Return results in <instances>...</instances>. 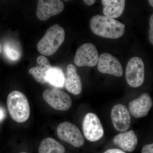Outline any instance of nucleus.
I'll list each match as a JSON object with an SVG mask.
<instances>
[{"mask_svg": "<svg viewBox=\"0 0 153 153\" xmlns=\"http://www.w3.org/2000/svg\"><path fill=\"white\" fill-rule=\"evenodd\" d=\"M83 1L88 6L92 5L95 2V1L94 0H84Z\"/></svg>", "mask_w": 153, "mask_h": 153, "instance_id": "23", "label": "nucleus"}, {"mask_svg": "<svg viewBox=\"0 0 153 153\" xmlns=\"http://www.w3.org/2000/svg\"><path fill=\"white\" fill-rule=\"evenodd\" d=\"M126 78L128 84L132 87H140L145 79V66L143 61L138 57L131 58L127 65Z\"/></svg>", "mask_w": 153, "mask_h": 153, "instance_id": "4", "label": "nucleus"}, {"mask_svg": "<svg viewBox=\"0 0 153 153\" xmlns=\"http://www.w3.org/2000/svg\"><path fill=\"white\" fill-rule=\"evenodd\" d=\"M90 27L96 35L103 38L117 39L124 34L125 25L110 17L96 15L90 20Z\"/></svg>", "mask_w": 153, "mask_h": 153, "instance_id": "1", "label": "nucleus"}, {"mask_svg": "<svg viewBox=\"0 0 153 153\" xmlns=\"http://www.w3.org/2000/svg\"><path fill=\"white\" fill-rule=\"evenodd\" d=\"M150 29L149 30V37L150 42L153 44V15L151 16L149 19Z\"/></svg>", "mask_w": 153, "mask_h": 153, "instance_id": "20", "label": "nucleus"}, {"mask_svg": "<svg viewBox=\"0 0 153 153\" xmlns=\"http://www.w3.org/2000/svg\"><path fill=\"white\" fill-rule=\"evenodd\" d=\"M64 8V4L60 0H39L37 9V17L41 21H47L50 17L60 13Z\"/></svg>", "mask_w": 153, "mask_h": 153, "instance_id": "11", "label": "nucleus"}, {"mask_svg": "<svg viewBox=\"0 0 153 153\" xmlns=\"http://www.w3.org/2000/svg\"><path fill=\"white\" fill-rule=\"evenodd\" d=\"M65 38V31L62 27L57 24L52 26L38 42V52L44 56L53 55L63 44Z\"/></svg>", "mask_w": 153, "mask_h": 153, "instance_id": "2", "label": "nucleus"}, {"mask_svg": "<svg viewBox=\"0 0 153 153\" xmlns=\"http://www.w3.org/2000/svg\"><path fill=\"white\" fill-rule=\"evenodd\" d=\"M2 47L1 44L0 43V54L2 52Z\"/></svg>", "mask_w": 153, "mask_h": 153, "instance_id": "26", "label": "nucleus"}, {"mask_svg": "<svg viewBox=\"0 0 153 153\" xmlns=\"http://www.w3.org/2000/svg\"><path fill=\"white\" fill-rule=\"evenodd\" d=\"M57 136L64 141L75 147H80L84 144V138L79 129L74 124L64 122L57 126Z\"/></svg>", "mask_w": 153, "mask_h": 153, "instance_id": "6", "label": "nucleus"}, {"mask_svg": "<svg viewBox=\"0 0 153 153\" xmlns=\"http://www.w3.org/2000/svg\"><path fill=\"white\" fill-rule=\"evenodd\" d=\"M19 153H28L27 152H21Z\"/></svg>", "mask_w": 153, "mask_h": 153, "instance_id": "27", "label": "nucleus"}, {"mask_svg": "<svg viewBox=\"0 0 153 153\" xmlns=\"http://www.w3.org/2000/svg\"><path fill=\"white\" fill-rule=\"evenodd\" d=\"M7 105L11 117L17 122H25L30 117L29 102L26 96L21 91H14L9 94Z\"/></svg>", "mask_w": 153, "mask_h": 153, "instance_id": "3", "label": "nucleus"}, {"mask_svg": "<svg viewBox=\"0 0 153 153\" xmlns=\"http://www.w3.org/2000/svg\"><path fill=\"white\" fill-rule=\"evenodd\" d=\"M44 100L51 107L57 110L66 111L70 108L72 100L65 91L57 88H49L43 94Z\"/></svg>", "mask_w": 153, "mask_h": 153, "instance_id": "5", "label": "nucleus"}, {"mask_svg": "<svg viewBox=\"0 0 153 153\" xmlns=\"http://www.w3.org/2000/svg\"><path fill=\"white\" fill-rule=\"evenodd\" d=\"M4 52L7 57L10 60H18L20 57V54L18 50L14 49L9 45H6L4 47Z\"/></svg>", "mask_w": 153, "mask_h": 153, "instance_id": "19", "label": "nucleus"}, {"mask_svg": "<svg viewBox=\"0 0 153 153\" xmlns=\"http://www.w3.org/2000/svg\"><path fill=\"white\" fill-rule=\"evenodd\" d=\"M4 116L5 114L4 109L1 107H0V121L4 119Z\"/></svg>", "mask_w": 153, "mask_h": 153, "instance_id": "24", "label": "nucleus"}, {"mask_svg": "<svg viewBox=\"0 0 153 153\" xmlns=\"http://www.w3.org/2000/svg\"><path fill=\"white\" fill-rule=\"evenodd\" d=\"M152 105V101L149 94L143 93L138 98L130 102L129 111L134 117H144L148 114Z\"/></svg>", "mask_w": 153, "mask_h": 153, "instance_id": "12", "label": "nucleus"}, {"mask_svg": "<svg viewBox=\"0 0 153 153\" xmlns=\"http://www.w3.org/2000/svg\"><path fill=\"white\" fill-rule=\"evenodd\" d=\"M82 131L85 138L91 142H95L103 136L104 129L99 118L93 113L85 115L82 122Z\"/></svg>", "mask_w": 153, "mask_h": 153, "instance_id": "7", "label": "nucleus"}, {"mask_svg": "<svg viewBox=\"0 0 153 153\" xmlns=\"http://www.w3.org/2000/svg\"><path fill=\"white\" fill-rule=\"evenodd\" d=\"M113 125L117 131L123 132L128 130L131 123L130 114L127 108L121 104L115 105L111 111Z\"/></svg>", "mask_w": 153, "mask_h": 153, "instance_id": "10", "label": "nucleus"}, {"mask_svg": "<svg viewBox=\"0 0 153 153\" xmlns=\"http://www.w3.org/2000/svg\"><path fill=\"white\" fill-rule=\"evenodd\" d=\"M98 52L95 45L85 43L77 49L74 57V63L78 66L93 67L97 64Z\"/></svg>", "mask_w": 153, "mask_h": 153, "instance_id": "8", "label": "nucleus"}, {"mask_svg": "<svg viewBox=\"0 0 153 153\" xmlns=\"http://www.w3.org/2000/svg\"><path fill=\"white\" fill-rule=\"evenodd\" d=\"M149 3L150 4L152 7H153V1L152 0H149Z\"/></svg>", "mask_w": 153, "mask_h": 153, "instance_id": "25", "label": "nucleus"}, {"mask_svg": "<svg viewBox=\"0 0 153 153\" xmlns=\"http://www.w3.org/2000/svg\"><path fill=\"white\" fill-rule=\"evenodd\" d=\"M47 83L56 88H62L65 85V76L63 70L58 67H52L46 76Z\"/></svg>", "mask_w": 153, "mask_h": 153, "instance_id": "18", "label": "nucleus"}, {"mask_svg": "<svg viewBox=\"0 0 153 153\" xmlns=\"http://www.w3.org/2000/svg\"><path fill=\"white\" fill-rule=\"evenodd\" d=\"M103 153H126L119 149H110L105 152Z\"/></svg>", "mask_w": 153, "mask_h": 153, "instance_id": "22", "label": "nucleus"}, {"mask_svg": "<svg viewBox=\"0 0 153 153\" xmlns=\"http://www.w3.org/2000/svg\"><path fill=\"white\" fill-rule=\"evenodd\" d=\"M65 85L68 92L74 95H78L82 91L81 78L77 73L76 67L73 64H68L67 66Z\"/></svg>", "mask_w": 153, "mask_h": 153, "instance_id": "13", "label": "nucleus"}, {"mask_svg": "<svg viewBox=\"0 0 153 153\" xmlns=\"http://www.w3.org/2000/svg\"><path fill=\"white\" fill-rule=\"evenodd\" d=\"M113 142L123 152H132L137 145V138L134 131L123 132L114 137Z\"/></svg>", "mask_w": 153, "mask_h": 153, "instance_id": "14", "label": "nucleus"}, {"mask_svg": "<svg viewBox=\"0 0 153 153\" xmlns=\"http://www.w3.org/2000/svg\"><path fill=\"white\" fill-rule=\"evenodd\" d=\"M65 149L60 143L52 138H47L41 142L39 153H64Z\"/></svg>", "mask_w": 153, "mask_h": 153, "instance_id": "17", "label": "nucleus"}, {"mask_svg": "<svg viewBox=\"0 0 153 153\" xmlns=\"http://www.w3.org/2000/svg\"><path fill=\"white\" fill-rule=\"evenodd\" d=\"M101 2L105 16L115 19L123 13L126 4L124 0H102Z\"/></svg>", "mask_w": 153, "mask_h": 153, "instance_id": "16", "label": "nucleus"}, {"mask_svg": "<svg viewBox=\"0 0 153 153\" xmlns=\"http://www.w3.org/2000/svg\"><path fill=\"white\" fill-rule=\"evenodd\" d=\"M142 153H153V143L144 146L142 150Z\"/></svg>", "mask_w": 153, "mask_h": 153, "instance_id": "21", "label": "nucleus"}, {"mask_svg": "<svg viewBox=\"0 0 153 153\" xmlns=\"http://www.w3.org/2000/svg\"><path fill=\"white\" fill-rule=\"evenodd\" d=\"M38 65L30 68L29 73L31 74L37 82L41 84L47 83L46 76L49 70L52 68L49 60L44 55L38 56L37 59Z\"/></svg>", "mask_w": 153, "mask_h": 153, "instance_id": "15", "label": "nucleus"}, {"mask_svg": "<svg viewBox=\"0 0 153 153\" xmlns=\"http://www.w3.org/2000/svg\"><path fill=\"white\" fill-rule=\"evenodd\" d=\"M97 68L101 73L117 77H120L123 74V68L120 62L109 53H103L99 56Z\"/></svg>", "mask_w": 153, "mask_h": 153, "instance_id": "9", "label": "nucleus"}]
</instances>
